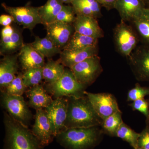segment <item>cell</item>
Listing matches in <instances>:
<instances>
[{"label":"cell","instance_id":"cell-1","mask_svg":"<svg viewBox=\"0 0 149 149\" xmlns=\"http://www.w3.org/2000/svg\"><path fill=\"white\" fill-rule=\"evenodd\" d=\"M67 115L65 123V129L89 128L101 126L103 120L95 111L88 97H68Z\"/></svg>","mask_w":149,"mask_h":149},{"label":"cell","instance_id":"cell-2","mask_svg":"<svg viewBox=\"0 0 149 149\" xmlns=\"http://www.w3.org/2000/svg\"><path fill=\"white\" fill-rule=\"evenodd\" d=\"M5 136L3 149H43L44 147L27 126L4 113Z\"/></svg>","mask_w":149,"mask_h":149},{"label":"cell","instance_id":"cell-3","mask_svg":"<svg viewBox=\"0 0 149 149\" xmlns=\"http://www.w3.org/2000/svg\"><path fill=\"white\" fill-rule=\"evenodd\" d=\"M103 133L98 126L67 128L55 138L65 149H92L99 143Z\"/></svg>","mask_w":149,"mask_h":149},{"label":"cell","instance_id":"cell-4","mask_svg":"<svg viewBox=\"0 0 149 149\" xmlns=\"http://www.w3.org/2000/svg\"><path fill=\"white\" fill-rule=\"evenodd\" d=\"M85 87L76 80L71 70L65 68L61 77L54 83L47 84L46 91L56 98L80 97L85 95Z\"/></svg>","mask_w":149,"mask_h":149},{"label":"cell","instance_id":"cell-5","mask_svg":"<svg viewBox=\"0 0 149 149\" xmlns=\"http://www.w3.org/2000/svg\"><path fill=\"white\" fill-rule=\"evenodd\" d=\"M113 40L118 52L128 58L139 43V37L134 29L122 19L113 30Z\"/></svg>","mask_w":149,"mask_h":149},{"label":"cell","instance_id":"cell-6","mask_svg":"<svg viewBox=\"0 0 149 149\" xmlns=\"http://www.w3.org/2000/svg\"><path fill=\"white\" fill-rule=\"evenodd\" d=\"M1 94L2 104L11 117L28 127L33 115L23 97L8 95L5 92H1Z\"/></svg>","mask_w":149,"mask_h":149},{"label":"cell","instance_id":"cell-7","mask_svg":"<svg viewBox=\"0 0 149 149\" xmlns=\"http://www.w3.org/2000/svg\"><path fill=\"white\" fill-rule=\"evenodd\" d=\"M70 69L77 81L85 88L94 83L103 70L98 55L86 59Z\"/></svg>","mask_w":149,"mask_h":149},{"label":"cell","instance_id":"cell-8","mask_svg":"<svg viewBox=\"0 0 149 149\" xmlns=\"http://www.w3.org/2000/svg\"><path fill=\"white\" fill-rule=\"evenodd\" d=\"M1 6L6 12L10 15L14 19V22L21 26L24 29L32 31L37 24H41V20L38 11V7L29 5L23 6L12 7L5 3H1Z\"/></svg>","mask_w":149,"mask_h":149},{"label":"cell","instance_id":"cell-9","mask_svg":"<svg viewBox=\"0 0 149 149\" xmlns=\"http://www.w3.org/2000/svg\"><path fill=\"white\" fill-rule=\"evenodd\" d=\"M13 24L3 27L1 30L0 54L3 56L17 53L24 44L22 30L17 24Z\"/></svg>","mask_w":149,"mask_h":149},{"label":"cell","instance_id":"cell-10","mask_svg":"<svg viewBox=\"0 0 149 149\" xmlns=\"http://www.w3.org/2000/svg\"><path fill=\"white\" fill-rule=\"evenodd\" d=\"M68 104V97L58 98L45 109L54 137L65 129V123L67 115Z\"/></svg>","mask_w":149,"mask_h":149},{"label":"cell","instance_id":"cell-11","mask_svg":"<svg viewBox=\"0 0 149 149\" xmlns=\"http://www.w3.org/2000/svg\"><path fill=\"white\" fill-rule=\"evenodd\" d=\"M96 112L103 120L120 111L117 100L112 94L108 93H92L85 91Z\"/></svg>","mask_w":149,"mask_h":149},{"label":"cell","instance_id":"cell-12","mask_svg":"<svg viewBox=\"0 0 149 149\" xmlns=\"http://www.w3.org/2000/svg\"><path fill=\"white\" fill-rule=\"evenodd\" d=\"M128 59L137 80L149 82V46L145 45L136 48Z\"/></svg>","mask_w":149,"mask_h":149},{"label":"cell","instance_id":"cell-13","mask_svg":"<svg viewBox=\"0 0 149 149\" xmlns=\"http://www.w3.org/2000/svg\"><path fill=\"white\" fill-rule=\"evenodd\" d=\"M45 26L47 30L46 36L62 50L67 45L74 32L72 24L54 21Z\"/></svg>","mask_w":149,"mask_h":149},{"label":"cell","instance_id":"cell-14","mask_svg":"<svg viewBox=\"0 0 149 149\" xmlns=\"http://www.w3.org/2000/svg\"><path fill=\"white\" fill-rule=\"evenodd\" d=\"M31 130L44 147L52 142L54 136L52 132L49 120L45 109L36 110L35 122Z\"/></svg>","mask_w":149,"mask_h":149},{"label":"cell","instance_id":"cell-15","mask_svg":"<svg viewBox=\"0 0 149 149\" xmlns=\"http://www.w3.org/2000/svg\"><path fill=\"white\" fill-rule=\"evenodd\" d=\"M18 53L3 56L0 61V88L4 92L18 74L19 65Z\"/></svg>","mask_w":149,"mask_h":149},{"label":"cell","instance_id":"cell-16","mask_svg":"<svg viewBox=\"0 0 149 149\" xmlns=\"http://www.w3.org/2000/svg\"><path fill=\"white\" fill-rule=\"evenodd\" d=\"M18 55L19 62L24 71L30 68H43L45 64V58L30 43L24 44Z\"/></svg>","mask_w":149,"mask_h":149},{"label":"cell","instance_id":"cell-17","mask_svg":"<svg viewBox=\"0 0 149 149\" xmlns=\"http://www.w3.org/2000/svg\"><path fill=\"white\" fill-rule=\"evenodd\" d=\"M74 32L81 35L99 39L104 37L97 19L85 15H76L73 22Z\"/></svg>","mask_w":149,"mask_h":149},{"label":"cell","instance_id":"cell-18","mask_svg":"<svg viewBox=\"0 0 149 149\" xmlns=\"http://www.w3.org/2000/svg\"><path fill=\"white\" fill-rule=\"evenodd\" d=\"M146 8L142 0H116L114 6L122 20L131 22L140 15Z\"/></svg>","mask_w":149,"mask_h":149},{"label":"cell","instance_id":"cell-19","mask_svg":"<svg viewBox=\"0 0 149 149\" xmlns=\"http://www.w3.org/2000/svg\"><path fill=\"white\" fill-rule=\"evenodd\" d=\"M59 60L65 67L71 68L75 65L91 57L98 55V47L71 51L63 49L59 54Z\"/></svg>","mask_w":149,"mask_h":149},{"label":"cell","instance_id":"cell-20","mask_svg":"<svg viewBox=\"0 0 149 149\" xmlns=\"http://www.w3.org/2000/svg\"><path fill=\"white\" fill-rule=\"evenodd\" d=\"M25 93L29 99L28 106L36 110L46 108L54 100L42 84L29 88Z\"/></svg>","mask_w":149,"mask_h":149},{"label":"cell","instance_id":"cell-21","mask_svg":"<svg viewBox=\"0 0 149 149\" xmlns=\"http://www.w3.org/2000/svg\"><path fill=\"white\" fill-rule=\"evenodd\" d=\"M70 4L76 15H85L96 19L102 17V6L97 0H72Z\"/></svg>","mask_w":149,"mask_h":149},{"label":"cell","instance_id":"cell-22","mask_svg":"<svg viewBox=\"0 0 149 149\" xmlns=\"http://www.w3.org/2000/svg\"><path fill=\"white\" fill-rule=\"evenodd\" d=\"M63 5L61 0H47L44 5L38 7L41 24L45 26L54 22Z\"/></svg>","mask_w":149,"mask_h":149},{"label":"cell","instance_id":"cell-23","mask_svg":"<svg viewBox=\"0 0 149 149\" xmlns=\"http://www.w3.org/2000/svg\"><path fill=\"white\" fill-rule=\"evenodd\" d=\"M30 44L44 57L48 58H52L60 54L62 51L61 49L57 47L47 36L42 38L35 36L34 42Z\"/></svg>","mask_w":149,"mask_h":149},{"label":"cell","instance_id":"cell-24","mask_svg":"<svg viewBox=\"0 0 149 149\" xmlns=\"http://www.w3.org/2000/svg\"><path fill=\"white\" fill-rule=\"evenodd\" d=\"M98 41L99 39L81 35L74 32L69 42L63 49L81 50L89 48L98 47Z\"/></svg>","mask_w":149,"mask_h":149},{"label":"cell","instance_id":"cell-25","mask_svg":"<svg viewBox=\"0 0 149 149\" xmlns=\"http://www.w3.org/2000/svg\"><path fill=\"white\" fill-rule=\"evenodd\" d=\"M65 70V66L59 59H49L43 68L44 80L47 84L54 83L61 77Z\"/></svg>","mask_w":149,"mask_h":149},{"label":"cell","instance_id":"cell-26","mask_svg":"<svg viewBox=\"0 0 149 149\" xmlns=\"http://www.w3.org/2000/svg\"><path fill=\"white\" fill-rule=\"evenodd\" d=\"M132 22L145 45L149 46V8H144Z\"/></svg>","mask_w":149,"mask_h":149},{"label":"cell","instance_id":"cell-27","mask_svg":"<svg viewBox=\"0 0 149 149\" xmlns=\"http://www.w3.org/2000/svg\"><path fill=\"white\" fill-rule=\"evenodd\" d=\"M123 122L122 112L118 111L103 120L101 125L102 130L103 133L115 136L116 131Z\"/></svg>","mask_w":149,"mask_h":149},{"label":"cell","instance_id":"cell-28","mask_svg":"<svg viewBox=\"0 0 149 149\" xmlns=\"http://www.w3.org/2000/svg\"><path fill=\"white\" fill-rule=\"evenodd\" d=\"M140 134L123 122L116 131L115 137L126 141L133 149H137Z\"/></svg>","mask_w":149,"mask_h":149},{"label":"cell","instance_id":"cell-29","mask_svg":"<svg viewBox=\"0 0 149 149\" xmlns=\"http://www.w3.org/2000/svg\"><path fill=\"white\" fill-rule=\"evenodd\" d=\"M22 77L23 83L27 88L41 84L44 80L43 68L27 70L22 73Z\"/></svg>","mask_w":149,"mask_h":149},{"label":"cell","instance_id":"cell-30","mask_svg":"<svg viewBox=\"0 0 149 149\" xmlns=\"http://www.w3.org/2000/svg\"><path fill=\"white\" fill-rule=\"evenodd\" d=\"M22 73L19 72L16 77L6 88L4 92L12 95L22 96L27 91V88L22 80Z\"/></svg>","mask_w":149,"mask_h":149},{"label":"cell","instance_id":"cell-31","mask_svg":"<svg viewBox=\"0 0 149 149\" xmlns=\"http://www.w3.org/2000/svg\"><path fill=\"white\" fill-rule=\"evenodd\" d=\"M76 17V15L72 6L64 4L54 21L72 24Z\"/></svg>","mask_w":149,"mask_h":149},{"label":"cell","instance_id":"cell-32","mask_svg":"<svg viewBox=\"0 0 149 149\" xmlns=\"http://www.w3.org/2000/svg\"><path fill=\"white\" fill-rule=\"evenodd\" d=\"M149 95V88L142 87L139 83L135 87L128 91L127 101L133 102L139 99H143Z\"/></svg>","mask_w":149,"mask_h":149},{"label":"cell","instance_id":"cell-33","mask_svg":"<svg viewBox=\"0 0 149 149\" xmlns=\"http://www.w3.org/2000/svg\"><path fill=\"white\" fill-rule=\"evenodd\" d=\"M130 106L133 110L138 111L148 117L149 114V102L145 99H141L132 102Z\"/></svg>","mask_w":149,"mask_h":149},{"label":"cell","instance_id":"cell-34","mask_svg":"<svg viewBox=\"0 0 149 149\" xmlns=\"http://www.w3.org/2000/svg\"><path fill=\"white\" fill-rule=\"evenodd\" d=\"M140 134L138 148L149 149V128L146 127Z\"/></svg>","mask_w":149,"mask_h":149},{"label":"cell","instance_id":"cell-35","mask_svg":"<svg viewBox=\"0 0 149 149\" xmlns=\"http://www.w3.org/2000/svg\"><path fill=\"white\" fill-rule=\"evenodd\" d=\"M14 23V19L10 15L3 14L0 16V24L3 27H6Z\"/></svg>","mask_w":149,"mask_h":149},{"label":"cell","instance_id":"cell-36","mask_svg":"<svg viewBox=\"0 0 149 149\" xmlns=\"http://www.w3.org/2000/svg\"><path fill=\"white\" fill-rule=\"evenodd\" d=\"M102 6L105 8L107 10L114 9L115 3L116 0H97Z\"/></svg>","mask_w":149,"mask_h":149},{"label":"cell","instance_id":"cell-37","mask_svg":"<svg viewBox=\"0 0 149 149\" xmlns=\"http://www.w3.org/2000/svg\"><path fill=\"white\" fill-rule=\"evenodd\" d=\"M142 1L146 6V8H149V0H142Z\"/></svg>","mask_w":149,"mask_h":149},{"label":"cell","instance_id":"cell-38","mask_svg":"<svg viewBox=\"0 0 149 149\" xmlns=\"http://www.w3.org/2000/svg\"><path fill=\"white\" fill-rule=\"evenodd\" d=\"M63 3L70 4L72 0H61Z\"/></svg>","mask_w":149,"mask_h":149},{"label":"cell","instance_id":"cell-39","mask_svg":"<svg viewBox=\"0 0 149 149\" xmlns=\"http://www.w3.org/2000/svg\"><path fill=\"white\" fill-rule=\"evenodd\" d=\"M149 102V100H148ZM146 127H148L149 128V114L148 116V117L146 118Z\"/></svg>","mask_w":149,"mask_h":149},{"label":"cell","instance_id":"cell-40","mask_svg":"<svg viewBox=\"0 0 149 149\" xmlns=\"http://www.w3.org/2000/svg\"><path fill=\"white\" fill-rule=\"evenodd\" d=\"M137 149H145L143 148H138Z\"/></svg>","mask_w":149,"mask_h":149}]
</instances>
